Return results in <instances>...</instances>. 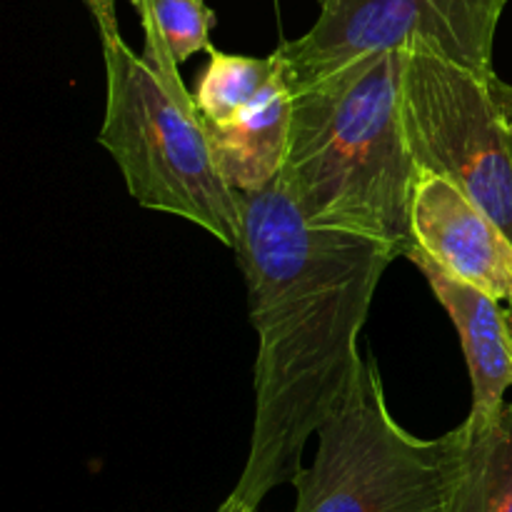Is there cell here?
I'll use <instances>...</instances> for the list:
<instances>
[{"instance_id":"obj_6","label":"cell","mask_w":512,"mask_h":512,"mask_svg":"<svg viewBox=\"0 0 512 512\" xmlns=\"http://www.w3.org/2000/svg\"><path fill=\"white\" fill-rule=\"evenodd\" d=\"M505 5L508 0H320L313 28L273 53L290 90L358 55L410 45L495 75L493 43Z\"/></svg>"},{"instance_id":"obj_16","label":"cell","mask_w":512,"mask_h":512,"mask_svg":"<svg viewBox=\"0 0 512 512\" xmlns=\"http://www.w3.org/2000/svg\"><path fill=\"white\" fill-rule=\"evenodd\" d=\"M505 320H508V333H510V340H512V303L505 308Z\"/></svg>"},{"instance_id":"obj_8","label":"cell","mask_w":512,"mask_h":512,"mask_svg":"<svg viewBox=\"0 0 512 512\" xmlns=\"http://www.w3.org/2000/svg\"><path fill=\"white\" fill-rule=\"evenodd\" d=\"M403 258L423 273L458 330L473 383L470 413H490L500 408L505 403V393L512 388V340L505 308H500L503 300L450 275L418 245L410 243Z\"/></svg>"},{"instance_id":"obj_11","label":"cell","mask_w":512,"mask_h":512,"mask_svg":"<svg viewBox=\"0 0 512 512\" xmlns=\"http://www.w3.org/2000/svg\"><path fill=\"white\" fill-rule=\"evenodd\" d=\"M145 33L143 58L175 90H185L180 65L210 45L215 13L205 0H130Z\"/></svg>"},{"instance_id":"obj_10","label":"cell","mask_w":512,"mask_h":512,"mask_svg":"<svg viewBox=\"0 0 512 512\" xmlns=\"http://www.w3.org/2000/svg\"><path fill=\"white\" fill-rule=\"evenodd\" d=\"M468 453L453 512H512V403L465 418Z\"/></svg>"},{"instance_id":"obj_13","label":"cell","mask_w":512,"mask_h":512,"mask_svg":"<svg viewBox=\"0 0 512 512\" xmlns=\"http://www.w3.org/2000/svg\"><path fill=\"white\" fill-rule=\"evenodd\" d=\"M85 8L90 10V15L95 18V25L100 30V38H108V35L120 33L118 30V18H115V0H83Z\"/></svg>"},{"instance_id":"obj_3","label":"cell","mask_w":512,"mask_h":512,"mask_svg":"<svg viewBox=\"0 0 512 512\" xmlns=\"http://www.w3.org/2000/svg\"><path fill=\"white\" fill-rule=\"evenodd\" d=\"M105 115L98 143L143 208L178 215L228 248L240 243V195L220 175L188 88L175 90L120 33L100 38Z\"/></svg>"},{"instance_id":"obj_5","label":"cell","mask_w":512,"mask_h":512,"mask_svg":"<svg viewBox=\"0 0 512 512\" xmlns=\"http://www.w3.org/2000/svg\"><path fill=\"white\" fill-rule=\"evenodd\" d=\"M495 78L410 45L403 120L418 173L458 185L512 240V125Z\"/></svg>"},{"instance_id":"obj_7","label":"cell","mask_w":512,"mask_h":512,"mask_svg":"<svg viewBox=\"0 0 512 512\" xmlns=\"http://www.w3.org/2000/svg\"><path fill=\"white\" fill-rule=\"evenodd\" d=\"M410 233L413 245L450 275L512 303V240L458 185L440 175H420Z\"/></svg>"},{"instance_id":"obj_4","label":"cell","mask_w":512,"mask_h":512,"mask_svg":"<svg viewBox=\"0 0 512 512\" xmlns=\"http://www.w3.org/2000/svg\"><path fill=\"white\" fill-rule=\"evenodd\" d=\"M465 423L418 438L393 418L383 378L365 360L318 430V450L295 478L293 512H453L465 473Z\"/></svg>"},{"instance_id":"obj_14","label":"cell","mask_w":512,"mask_h":512,"mask_svg":"<svg viewBox=\"0 0 512 512\" xmlns=\"http://www.w3.org/2000/svg\"><path fill=\"white\" fill-rule=\"evenodd\" d=\"M495 93H498V100L500 105H503L505 115H508L510 125H512V85L510 83H503L500 78H495Z\"/></svg>"},{"instance_id":"obj_15","label":"cell","mask_w":512,"mask_h":512,"mask_svg":"<svg viewBox=\"0 0 512 512\" xmlns=\"http://www.w3.org/2000/svg\"><path fill=\"white\" fill-rule=\"evenodd\" d=\"M218 512H260V510H248V508H243L240 503H235L233 498H228L223 505H220Z\"/></svg>"},{"instance_id":"obj_12","label":"cell","mask_w":512,"mask_h":512,"mask_svg":"<svg viewBox=\"0 0 512 512\" xmlns=\"http://www.w3.org/2000/svg\"><path fill=\"white\" fill-rule=\"evenodd\" d=\"M208 65L198 75L193 103L205 123H225L260 98L275 73V55L253 58L210 48Z\"/></svg>"},{"instance_id":"obj_1","label":"cell","mask_w":512,"mask_h":512,"mask_svg":"<svg viewBox=\"0 0 512 512\" xmlns=\"http://www.w3.org/2000/svg\"><path fill=\"white\" fill-rule=\"evenodd\" d=\"M238 195L235 253L258 358L248 460L228 498L260 510L275 488L295 483L305 445L358 378L360 333L400 253L365 235L310 225L280 178Z\"/></svg>"},{"instance_id":"obj_9","label":"cell","mask_w":512,"mask_h":512,"mask_svg":"<svg viewBox=\"0 0 512 512\" xmlns=\"http://www.w3.org/2000/svg\"><path fill=\"white\" fill-rule=\"evenodd\" d=\"M275 55V53H273ZM293 123V90L275 55V73L250 108L225 123H205L215 163L238 193H258L280 178Z\"/></svg>"},{"instance_id":"obj_2","label":"cell","mask_w":512,"mask_h":512,"mask_svg":"<svg viewBox=\"0 0 512 512\" xmlns=\"http://www.w3.org/2000/svg\"><path fill=\"white\" fill-rule=\"evenodd\" d=\"M408 48L373 50L293 88L280 180L310 225L348 230L405 255L420 173L403 120Z\"/></svg>"}]
</instances>
